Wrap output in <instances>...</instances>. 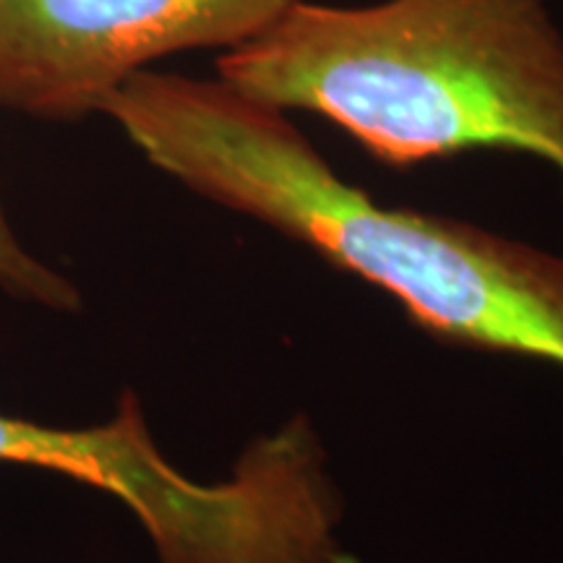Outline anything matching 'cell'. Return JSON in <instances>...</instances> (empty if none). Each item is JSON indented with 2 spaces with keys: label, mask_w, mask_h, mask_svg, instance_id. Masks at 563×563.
Here are the masks:
<instances>
[{
  "label": "cell",
  "mask_w": 563,
  "mask_h": 563,
  "mask_svg": "<svg viewBox=\"0 0 563 563\" xmlns=\"http://www.w3.org/2000/svg\"><path fill=\"white\" fill-rule=\"evenodd\" d=\"M100 112L157 170L376 285L435 340L563 368V256L376 203L336 175L290 112L220 76L139 70Z\"/></svg>",
  "instance_id": "cell-1"
},
{
  "label": "cell",
  "mask_w": 563,
  "mask_h": 563,
  "mask_svg": "<svg viewBox=\"0 0 563 563\" xmlns=\"http://www.w3.org/2000/svg\"><path fill=\"white\" fill-rule=\"evenodd\" d=\"M217 76L253 100L327 118L407 170L498 150L563 183V30L551 0H298Z\"/></svg>",
  "instance_id": "cell-2"
},
{
  "label": "cell",
  "mask_w": 563,
  "mask_h": 563,
  "mask_svg": "<svg viewBox=\"0 0 563 563\" xmlns=\"http://www.w3.org/2000/svg\"><path fill=\"white\" fill-rule=\"evenodd\" d=\"M0 464L121 498L159 563H355L336 538L340 501L306 420L249 446L230 481L201 485L159 454L136 394L125 391L104 426L55 428L0 412Z\"/></svg>",
  "instance_id": "cell-3"
},
{
  "label": "cell",
  "mask_w": 563,
  "mask_h": 563,
  "mask_svg": "<svg viewBox=\"0 0 563 563\" xmlns=\"http://www.w3.org/2000/svg\"><path fill=\"white\" fill-rule=\"evenodd\" d=\"M298 0H0V108L79 121L139 70L235 51Z\"/></svg>",
  "instance_id": "cell-4"
},
{
  "label": "cell",
  "mask_w": 563,
  "mask_h": 563,
  "mask_svg": "<svg viewBox=\"0 0 563 563\" xmlns=\"http://www.w3.org/2000/svg\"><path fill=\"white\" fill-rule=\"evenodd\" d=\"M0 287L13 298L74 313L81 308V292L68 277L34 258L11 228L3 201H0Z\"/></svg>",
  "instance_id": "cell-5"
}]
</instances>
